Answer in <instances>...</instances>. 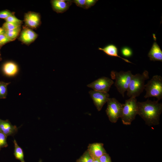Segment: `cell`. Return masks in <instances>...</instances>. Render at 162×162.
Listing matches in <instances>:
<instances>
[{
  "mask_svg": "<svg viewBox=\"0 0 162 162\" xmlns=\"http://www.w3.org/2000/svg\"><path fill=\"white\" fill-rule=\"evenodd\" d=\"M39 162H42V161L40 159Z\"/></svg>",
  "mask_w": 162,
  "mask_h": 162,
  "instance_id": "1f68e13d",
  "label": "cell"
},
{
  "mask_svg": "<svg viewBox=\"0 0 162 162\" xmlns=\"http://www.w3.org/2000/svg\"><path fill=\"white\" fill-rule=\"evenodd\" d=\"M93 159L87 150L76 162H92Z\"/></svg>",
  "mask_w": 162,
  "mask_h": 162,
  "instance_id": "44dd1931",
  "label": "cell"
},
{
  "mask_svg": "<svg viewBox=\"0 0 162 162\" xmlns=\"http://www.w3.org/2000/svg\"><path fill=\"white\" fill-rule=\"evenodd\" d=\"M99 160L100 162H112L110 156L107 153L101 156Z\"/></svg>",
  "mask_w": 162,
  "mask_h": 162,
  "instance_id": "4316f807",
  "label": "cell"
},
{
  "mask_svg": "<svg viewBox=\"0 0 162 162\" xmlns=\"http://www.w3.org/2000/svg\"><path fill=\"white\" fill-rule=\"evenodd\" d=\"M92 162H100L99 160L98 159H93Z\"/></svg>",
  "mask_w": 162,
  "mask_h": 162,
  "instance_id": "4dcf8cb0",
  "label": "cell"
},
{
  "mask_svg": "<svg viewBox=\"0 0 162 162\" xmlns=\"http://www.w3.org/2000/svg\"><path fill=\"white\" fill-rule=\"evenodd\" d=\"M148 56L151 61L162 62V51L156 41L153 43Z\"/></svg>",
  "mask_w": 162,
  "mask_h": 162,
  "instance_id": "9a60e30c",
  "label": "cell"
},
{
  "mask_svg": "<svg viewBox=\"0 0 162 162\" xmlns=\"http://www.w3.org/2000/svg\"><path fill=\"white\" fill-rule=\"evenodd\" d=\"M122 54L125 57H130L132 54V50L129 47L124 46L122 47L121 50Z\"/></svg>",
  "mask_w": 162,
  "mask_h": 162,
  "instance_id": "cb8c5ba5",
  "label": "cell"
},
{
  "mask_svg": "<svg viewBox=\"0 0 162 162\" xmlns=\"http://www.w3.org/2000/svg\"><path fill=\"white\" fill-rule=\"evenodd\" d=\"M87 151L93 160L99 159L103 155L106 153L104 148V144L101 143L89 144Z\"/></svg>",
  "mask_w": 162,
  "mask_h": 162,
  "instance_id": "30bf717a",
  "label": "cell"
},
{
  "mask_svg": "<svg viewBox=\"0 0 162 162\" xmlns=\"http://www.w3.org/2000/svg\"><path fill=\"white\" fill-rule=\"evenodd\" d=\"M13 14L8 10H4L0 11V18L5 20Z\"/></svg>",
  "mask_w": 162,
  "mask_h": 162,
  "instance_id": "484cf974",
  "label": "cell"
},
{
  "mask_svg": "<svg viewBox=\"0 0 162 162\" xmlns=\"http://www.w3.org/2000/svg\"><path fill=\"white\" fill-rule=\"evenodd\" d=\"M158 101L148 99L144 102H137L138 114L148 126L156 125L159 123L162 104Z\"/></svg>",
  "mask_w": 162,
  "mask_h": 162,
  "instance_id": "6da1fadb",
  "label": "cell"
},
{
  "mask_svg": "<svg viewBox=\"0 0 162 162\" xmlns=\"http://www.w3.org/2000/svg\"><path fill=\"white\" fill-rule=\"evenodd\" d=\"M10 83L0 81V99H4L7 94V86Z\"/></svg>",
  "mask_w": 162,
  "mask_h": 162,
  "instance_id": "d6986e66",
  "label": "cell"
},
{
  "mask_svg": "<svg viewBox=\"0 0 162 162\" xmlns=\"http://www.w3.org/2000/svg\"><path fill=\"white\" fill-rule=\"evenodd\" d=\"M18 129L16 126L12 124L8 120L0 119V131L7 137L14 135L17 132Z\"/></svg>",
  "mask_w": 162,
  "mask_h": 162,
  "instance_id": "4fadbf2b",
  "label": "cell"
},
{
  "mask_svg": "<svg viewBox=\"0 0 162 162\" xmlns=\"http://www.w3.org/2000/svg\"><path fill=\"white\" fill-rule=\"evenodd\" d=\"M22 24L6 22L3 25L2 28L5 31L14 29L20 26Z\"/></svg>",
  "mask_w": 162,
  "mask_h": 162,
  "instance_id": "ffe728a7",
  "label": "cell"
},
{
  "mask_svg": "<svg viewBox=\"0 0 162 162\" xmlns=\"http://www.w3.org/2000/svg\"><path fill=\"white\" fill-rule=\"evenodd\" d=\"M38 36V34L31 28L25 27L21 32L19 40L23 43L28 45L34 42Z\"/></svg>",
  "mask_w": 162,
  "mask_h": 162,
  "instance_id": "8fae6325",
  "label": "cell"
},
{
  "mask_svg": "<svg viewBox=\"0 0 162 162\" xmlns=\"http://www.w3.org/2000/svg\"><path fill=\"white\" fill-rule=\"evenodd\" d=\"M98 49L103 51L107 55L112 56L119 57L124 60L125 62L132 63L126 59L123 58L118 55V49L116 46L113 44H109L103 48L99 47Z\"/></svg>",
  "mask_w": 162,
  "mask_h": 162,
  "instance_id": "2e32d148",
  "label": "cell"
},
{
  "mask_svg": "<svg viewBox=\"0 0 162 162\" xmlns=\"http://www.w3.org/2000/svg\"><path fill=\"white\" fill-rule=\"evenodd\" d=\"M7 137L5 135L0 131V149L8 146Z\"/></svg>",
  "mask_w": 162,
  "mask_h": 162,
  "instance_id": "7402d4cb",
  "label": "cell"
},
{
  "mask_svg": "<svg viewBox=\"0 0 162 162\" xmlns=\"http://www.w3.org/2000/svg\"><path fill=\"white\" fill-rule=\"evenodd\" d=\"M114 81L110 78L102 77L88 84L87 86L94 90L108 93Z\"/></svg>",
  "mask_w": 162,
  "mask_h": 162,
  "instance_id": "52a82bcc",
  "label": "cell"
},
{
  "mask_svg": "<svg viewBox=\"0 0 162 162\" xmlns=\"http://www.w3.org/2000/svg\"><path fill=\"white\" fill-rule=\"evenodd\" d=\"M0 35H1V34H0Z\"/></svg>",
  "mask_w": 162,
  "mask_h": 162,
  "instance_id": "836d02e7",
  "label": "cell"
},
{
  "mask_svg": "<svg viewBox=\"0 0 162 162\" xmlns=\"http://www.w3.org/2000/svg\"><path fill=\"white\" fill-rule=\"evenodd\" d=\"M133 74L130 71L117 72L112 70L110 75L112 79L115 80V86L123 98L124 93L127 91Z\"/></svg>",
  "mask_w": 162,
  "mask_h": 162,
  "instance_id": "3957f363",
  "label": "cell"
},
{
  "mask_svg": "<svg viewBox=\"0 0 162 162\" xmlns=\"http://www.w3.org/2000/svg\"><path fill=\"white\" fill-rule=\"evenodd\" d=\"M2 70L4 74L8 77L15 76L19 71L17 65L12 61H8L4 63L2 67Z\"/></svg>",
  "mask_w": 162,
  "mask_h": 162,
  "instance_id": "5bb4252c",
  "label": "cell"
},
{
  "mask_svg": "<svg viewBox=\"0 0 162 162\" xmlns=\"http://www.w3.org/2000/svg\"><path fill=\"white\" fill-rule=\"evenodd\" d=\"M98 1V0H86L85 9L89 8L94 5Z\"/></svg>",
  "mask_w": 162,
  "mask_h": 162,
  "instance_id": "f1b7e54d",
  "label": "cell"
},
{
  "mask_svg": "<svg viewBox=\"0 0 162 162\" xmlns=\"http://www.w3.org/2000/svg\"><path fill=\"white\" fill-rule=\"evenodd\" d=\"M106 114L110 122L116 123L121 117L124 104H121L115 98H109L107 101Z\"/></svg>",
  "mask_w": 162,
  "mask_h": 162,
  "instance_id": "8992f818",
  "label": "cell"
},
{
  "mask_svg": "<svg viewBox=\"0 0 162 162\" xmlns=\"http://www.w3.org/2000/svg\"><path fill=\"white\" fill-rule=\"evenodd\" d=\"M53 10L57 13H63L68 10L73 3L70 0H52L50 2Z\"/></svg>",
  "mask_w": 162,
  "mask_h": 162,
  "instance_id": "7c38bea8",
  "label": "cell"
},
{
  "mask_svg": "<svg viewBox=\"0 0 162 162\" xmlns=\"http://www.w3.org/2000/svg\"><path fill=\"white\" fill-rule=\"evenodd\" d=\"M149 78L148 72L144 70L142 74L132 75L127 90V95L129 97L139 96L145 89V82Z\"/></svg>",
  "mask_w": 162,
  "mask_h": 162,
  "instance_id": "7a4b0ae2",
  "label": "cell"
},
{
  "mask_svg": "<svg viewBox=\"0 0 162 162\" xmlns=\"http://www.w3.org/2000/svg\"><path fill=\"white\" fill-rule=\"evenodd\" d=\"M24 21L27 27L30 28H37L41 24V17L39 14L29 11L24 15Z\"/></svg>",
  "mask_w": 162,
  "mask_h": 162,
  "instance_id": "9c48e42d",
  "label": "cell"
},
{
  "mask_svg": "<svg viewBox=\"0 0 162 162\" xmlns=\"http://www.w3.org/2000/svg\"><path fill=\"white\" fill-rule=\"evenodd\" d=\"M11 41L6 37L5 34L0 35V48L4 45Z\"/></svg>",
  "mask_w": 162,
  "mask_h": 162,
  "instance_id": "d4e9b609",
  "label": "cell"
},
{
  "mask_svg": "<svg viewBox=\"0 0 162 162\" xmlns=\"http://www.w3.org/2000/svg\"><path fill=\"white\" fill-rule=\"evenodd\" d=\"M6 22L22 24V21L18 19L14 14L10 15L5 19Z\"/></svg>",
  "mask_w": 162,
  "mask_h": 162,
  "instance_id": "603a6c76",
  "label": "cell"
},
{
  "mask_svg": "<svg viewBox=\"0 0 162 162\" xmlns=\"http://www.w3.org/2000/svg\"><path fill=\"white\" fill-rule=\"evenodd\" d=\"M13 142L14 145V155L15 158L20 160L21 162H25L22 149L19 146L15 140H14Z\"/></svg>",
  "mask_w": 162,
  "mask_h": 162,
  "instance_id": "e0dca14e",
  "label": "cell"
},
{
  "mask_svg": "<svg viewBox=\"0 0 162 162\" xmlns=\"http://www.w3.org/2000/svg\"><path fill=\"white\" fill-rule=\"evenodd\" d=\"M21 31V27L19 26L14 29L5 31V34L11 41L15 40L20 34Z\"/></svg>",
  "mask_w": 162,
  "mask_h": 162,
  "instance_id": "ac0fdd59",
  "label": "cell"
},
{
  "mask_svg": "<svg viewBox=\"0 0 162 162\" xmlns=\"http://www.w3.org/2000/svg\"><path fill=\"white\" fill-rule=\"evenodd\" d=\"M72 1L77 6L85 9L86 0H74Z\"/></svg>",
  "mask_w": 162,
  "mask_h": 162,
  "instance_id": "83f0119b",
  "label": "cell"
},
{
  "mask_svg": "<svg viewBox=\"0 0 162 162\" xmlns=\"http://www.w3.org/2000/svg\"><path fill=\"white\" fill-rule=\"evenodd\" d=\"M137 114V99L135 98L130 97L124 104L120 117L123 123L126 125L130 124Z\"/></svg>",
  "mask_w": 162,
  "mask_h": 162,
  "instance_id": "277c9868",
  "label": "cell"
},
{
  "mask_svg": "<svg viewBox=\"0 0 162 162\" xmlns=\"http://www.w3.org/2000/svg\"><path fill=\"white\" fill-rule=\"evenodd\" d=\"M1 59H2V58H1V57L0 56V61H1Z\"/></svg>",
  "mask_w": 162,
  "mask_h": 162,
  "instance_id": "d6a6232c",
  "label": "cell"
},
{
  "mask_svg": "<svg viewBox=\"0 0 162 162\" xmlns=\"http://www.w3.org/2000/svg\"><path fill=\"white\" fill-rule=\"evenodd\" d=\"M5 30L2 27H0V34H5Z\"/></svg>",
  "mask_w": 162,
  "mask_h": 162,
  "instance_id": "f546056e",
  "label": "cell"
},
{
  "mask_svg": "<svg viewBox=\"0 0 162 162\" xmlns=\"http://www.w3.org/2000/svg\"><path fill=\"white\" fill-rule=\"evenodd\" d=\"M89 93L98 111H100L107 102L110 95L107 92L96 90H91Z\"/></svg>",
  "mask_w": 162,
  "mask_h": 162,
  "instance_id": "ba28073f",
  "label": "cell"
},
{
  "mask_svg": "<svg viewBox=\"0 0 162 162\" xmlns=\"http://www.w3.org/2000/svg\"><path fill=\"white\" fill-rule=\"evenodd\" d=\"M146 92L144 96L147 98L155 97L159 101L162 98V77L160 75H156L148 81L145 85Z\"/></svg>",
  "mask_w": 162,
  "mask_h": 162,
  "instance_id": "5b68a950",
  "label": "cell"
}]
</instances>
